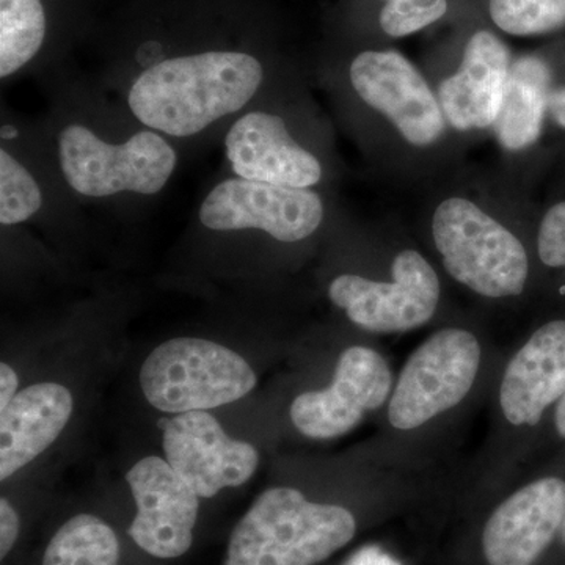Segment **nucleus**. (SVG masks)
I'll list each match as a JSON object with an SVG mask.
<instances>
[{"mask_svg": "<svg viewBox=\"0 0 565 565\" xmlns=\"http://www.w3.org/2000/svg\"><path fill=\"white\" fill-rule=\"evenodd\" d=\"M263 66L244 52L211 51L167 58L129 90L134 117L154 131L191 137L243 109L259 90Z\"/></svg>", "mask_w": 565, "mask_h": 565, "instance_id": "1", "label": "nucleus"}, {"mask_svg": "<svg viewBox=\"0 0 565 565\" xmlns=\"http://www.w3.org/2000/svg\"><path fill=\"white\" fill-rule=\"evenodd\" d=\"M355 533L348 509L313 503L291 487H273L233 527L226 565H316Z\"/></svg>", "mask_w": 565, "mask_h": 565, "instance_id": "2", "label": "nucleus"}, {"mask_svg": "<svg viewBox=\"0 0 565 565\" xmlns=\"http://www.w3.org/2000/svg\"><path fill=\"white\" fill-rule=\"evenodd\" d=\"M256 382L244 356L203 338H173L159 344L140 370L148 403L173 415L236 403L253 392Z\"/></svg>", "mask_w": 565, "mask_h": 565, "instance_id": "3", "label": "nucleus"}, {"mask_svg": "<svg viewBox=\"0 0 565 565\" xmlns=\"http://www.w3.org/2000/svg\"><path fill=\"white\" fill-rule=\"evenodd\" d=\"M433 234L446 273L471 291L504 299L525 289L530 274L525 247L471 200L451 196L438 204Z\"/></svg>", "mask_w": 565, "mask_h": 565, "instance_id": "4", "label": "nucleus"}, {"mask_svg": "<svg viewBox=\"0 0 565 565\" xmlns=\"http://www.w3.org/2000/svg\"><path fill=\"white\" fill-rule=\"evenodd\" d=\"M58 159L70 188L95 199L120 192L154 195L177 167V152L158 132H137L125 143L111 145L82 125L62 129Z\"/></svg>", "mask_w": 565, "mask_h": 565, "instance_id": "5", "label": "nucleus"}, {"mask_svg": "<svg viewBox=\"0 0 565 565\" xmlns=\"http://www.w3.org/2000/svg\"><path fill=\"white\" fill-rule=\"evenodd\" d=\"M481 364L475 334L445 329L419 345L397 379L388 418L399 430L416 429L462 403Z\"/></svg>", "mask_w": 565, "mask_h": 565, "instance_id": "6", "label": "nucleus"}, {"mask_svg": "<svg viewBox=\"0 0 565 565\" xmlns=\"http://www.w3.org/2000/svg\"><path fill=\"white\" fill-rule=\"evenodd\" d=\"M393 281L345 274L330 282L329 297L360 329L375 333L408 332L433 319L440 300V280L416 250L394 258Z\"/></svg>", "mask_w": 565, "mask_h": 565, "instance_id": "7", "label": "nucleus"}, {"mask_svg": "<svg viewBox=\"0 0 565 565\" xmlns=\"http://www.w3.org/2000/svg\"><path fill=\"white\" fill-rule=\"evenodd\" d=\"M200 221L214 232L262 230L281 243H299L321 226L323 203L311 189L237 178L221 182L207 193Z\"/></svg>", "mask_w": 565, "mask_h": 565, "instance_id": "8", "label": "nucleus"}, {"mask_svg": "<svg viewBox=\"0 0 565 565\" xmlns=\"http://www.w3.org/2000/svg\"><path fill=\"white\" fill-rule=\"evenodd\" d=\"M349 77L360 99L388 118L408 143L430 147L444 136L446 118L438 98L414 63L399 52H360Z\"/></svg>", "mask_w": 565, "mask_h": 565, "instance_id": "9", "label": "nucleus"}, {"mask_svg": "<svg viewBox=\"0 0 565 565\" xmlns=\"http://www.w3.org/2000/svg\"><path fill=\"white\" fill-rule=\"evenodd\" d=\"M392 385V371L381 353L362 345L349 348L338 360L329 388L296 397L291 405L294 426L315 440L341 437L367 412L386 403Z\"/></svg>", "mask_w": 565, "mask_h": 565, "instance_id": "10", "label": "nucleus"}, {"mask_svg": "<svg viewBox=\"0 0 565 565\" xmlns=\"http://www.w3.org/2000/svg\"><path fill=\"white\" fill-rule=\"evenodd\" d=\"M136 501L129 535L145 553L158 559L184 556L193 544L200 497L172 465L148 456L126 475Z\"/></svg>", "mask_w": 565, "mask_h": 565, "instance_id": "11", "label": "nucleus"}, {"mask_svg": "<svg viewBox=\"0 0 565 565\" xmlns=\"http://www.w3.org/2000/svg\"><path fill=\"white\" fill-rule=\"evenodd\" d=\"M163 452L200 498L244 486L259 465L258 451L247 441L230 437L207 412H188L169 419Z\"/></svg>", "mask_w": 565, "mask_h": 565, "instance_id": "12", "label": "nucleus"}, {"mask_svg": "<svg viewBox=\"0 0 565 565\" xmlns=\"http://www.w3.org/2000/svg\"><path fill=\"white\" fill-rule=\"evenodd\" d=\"M565 519V482L544 478L509 497L490 516L482 548L490 565H533Z\"/></svg>", "mask_w": 565, "mask_h": 565, "instance_id": "13", "label": "nucleus"}, {"mask_svg": "<svg viewBox=\"0 0 565 565\" xmlns=\"http://www.w3.org/2000/svg\"><path fill=\"white\" fill-rule=\"evenodd\" d=\"M225 148L233 172L243 180L310 189L322 178L321 162L292 139L277 115L245 114L226 134Z\"/></svg>", "mask_w": 565, "mask_h": 565, "instance_id": "14", "label": "nucleus"}, {"mask_svg": "<svg viewBox=\"0 0 565 565\" xmlns=\"http://www.w3.org/2000/svg\"><path fill=\"white\" fill-rule=\"evenodd\" d=\"M511 65V52L500 36L490 31L475 32L465 44L459 70L438 88L446 121L463 132L493 126Z\"/></svg>", "mask_w": 565, "mask_h": 565, "instance_id": "15", "label": "nucleus"}, {"mask_svg": "<svg viewBox=\"0 0 565 565\" xmlns=\"http://www.w3.org/2000/svg\"><path fill=\"white\" fill-rule=\"evenodd\" d=\"M565 393V321L545 323L505 367L500 404L509 423L535 426Z\"/></svg>", "mask_w": 565, "mask_h": 565, "instance_id": "16", "label": "nucleus"}, {"mask_svg": "<svg viewBox=\"0 0 565 565\" xmlns=\"http://www.w3.org/2000/svg\"><path fill=\"white\" fill-rule=\"evenodd\" d=\"M74 411L73 394L55 382L21 390L0 414V479L28 467L65 430Z\"/></svg>", "mask_w": 565, "mask_h": 565, "instance_id": "17", "label": "nucleus"}, {"mask_svg": "<svg viewBox=\"0 0 565 565\" xmlns=\"http://www.w3.org/2000/svg\"><path fill=\"white\" fill-rule=\"evenodd\" d=\"M550 84L552 73L541 58L525 55L512 62L503 104L493 125L505 150H525L539 140L552 92Z\"/></svg>", "mask_w": 565, "mask_h": 565, "instance_id": "18", "label": "nucleus"}, {"mask_svg": "<svg viewBox=\"0 0 565 565\" xmlns=\"http://www.w3.org/2000/svg\"><path fill=\"white\" fill-rule=\"evenodd\" d=\"M121 546L117 534L99 516H71L44 550L41 565H120Z\"/></svg>", "mask_w": 565, "mask_h": 565, "instance_id": "19", "label": "nucleus"}, {"mask_svg": "<svg viewBox=\"0 0 565 565\" xmlns=\"http://www.w3.org/2000/svg\"><path fill=\"white\" fill-rule=\"evenodd\" d=\"M46 35L41 0H0V77L11 76L39 54Z\"/></svg>", "mask_w": 565, "mask_h": 565, "instance_id": "20", "label": "nucleus"}, {"mask_svg": "<svg viewBox=\"0 0 565 565\" xmlns=\"http://www.w3.org/2000/svg\"><path fill=\"white\" fill-rule=\"evenodd\" d=\"M489 14L508 35H542L564 28L565 0H489Z\"/></svg>", "mask_w": 565, "mask_h": 565, "instance_id": "21", "label": "nucleus"}, {"mask_svg": "<svg viewBox=\"0 0 565 565\" xmlns=\"http://www.w3.org/2000/svg\"><path fill=\"white\" fill-rule=\"evenodd\" d=\"M43 203L40 185L6 150L0 151V223L18 225L35 215Z\"/></svg>", "mask_w": 565, "mask_h": 565, "instance_id": "22", "label": "nucleus"}, {"mask_svg": "<svg viewBox=\"0 0 565 565\" xmlns=\"http://www.w3.org/2000/svg\"><path fill=\"white\" fill-rule=\"evenodd\" d=\"M448 13V0H390L382 7L379 24L385 35L404 39L429 28Z\"/></svg>", "mask_w": 565, "mask_h": 565, "instance_id": "23", "label": "nucleus"}, {"mask_svg": "<svg viewBox=\"0 0 565 565\" xmlns=\"http://www.w3.org/2000/svg\"><path fill=\"white\" fill-rule=\"evenodd\" d=\"M539 256L548 267H565V202L555 204L542 218Z\"/></svg>", "mask_w": 565, "mask_h": 565, "instance_id": "24", "label": "nucleus"}, {"mask_svg": "<svg viewBox=\"0 0 565 565\" xmlns=\"http://www.w3.org/2000/svg\"><path fill=\"white\" fill-rule=\"evenodd\" d=\"M21 533V520L17 509L7 498L0 500V559L6 561L17 545Z\"/></svg>", "mask_w": 565, "mask_h": 565, "instance_id": "25", "label": "nucleus"}, {"mask_svg": "<svg viewBox=\"0 0 565 565\" xmlns=\"http://www.w3.org/2000/svg\"><path fill=\"white\" fill-rule=\"evenodd\" d=\"M20 393V379L9 363L0 364V414L7 411L11 401Z\"/></svg>", "mask_w": 565, "mask_h": 565, "instance_id": "26", "label": "nucleus"}, {"mask_svg": "<svg viewBox=\"0 0 565 565\" xmlns=\"http://www.w3.org/2000/svg\"><path fill=\"white\" fill-rule=\"evenodd\" d=\"M348 565H401L388 553L382 552L377 546H367L356 553Z\"/></svg>", "mask_w": 565, "mask_h": 565, "instance_id": "27", "label": "nucleus"}, {"mask_svg": "<svg viewBox=\"0 0 565 565\" xmlns=\"http://www.w3.org/2000/svg\"><path fill=\"white\" fill-rule=\"evenodd\" d=\"M546 111L552 115L557 126L565 128V87L550 92Z\"/></svg>", "mask_w": 565, "mask_h": 565, "instance_id": "28", "label": "nucleus"}, {"mask_svg": "<svg viewBox=\"0 0 565 565\" xmlns=\"http://www.w3.org/2000/svg\"><path fill=\"white\" fill-rule=\"evenodd\" d=\"M556 429L561 437L565 438V393L556 408Z\"/></svg>", "mask_w": 565, "mask_h": 565, "instance_id": "29", "label": "nucleus"}, {"mask_svg": "<svg viewBox=\"0 0 565 565\" xmlns=\"http://www.w3.org/2000/svg\"><path fill=\"white\" fill-rule=\"evenodd\" d=\"M18 136L17 129L13 126H3L2 128V137L3 139H14Z\"/></svg>", "mask_w": 565, "mask_h": 565, "instance_id": "30", "label": "nucleus"}, {"mask_svg": "<svg viewBox=\"0 0 565 565\" xmlns=\"http://www.w3.org/2000/svg\"><path fill=\"white\" fill-rule=\"evenodd\" d=\"M563 537H564V541H565V519H564V523H563Z\"/></svg>", "mask_w": 565, "mask_h": 565, "instance_id": "31", "label": "nucleus"}, {"mask_svg": "<svg viewBox=\"0 0 565 565\" xmlns=\"http://www.w3.org/2000/svg\"><path fill=\"white\" fill-rule=\"evenodd\" d=\"M385 2H390V0H385Z\"/></svg>", "mask_w": 565, "mask_h": 565, "instance_id": "32", "label": "nucleus"}]
</instances>
